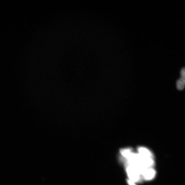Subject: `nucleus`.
Returning a JSON list of instances; mask_svg holds the SVG:
<instances>
[{"mask_svg":"<svg viewBox=\"0 0 185 185\" xmlns=\"http://www.w3.org/2000/svg\"><path fill=\"white\" fill-rule=\"evenodd\" d=\"M126 165V170L129 179L135 183L138 182L142 178L141 175L137 168L131 165Z\"/></svg>","mask_w":185,"mask_h":185,"instance_id":"nucleus-1","label":"nucleus"},{"mask_svg":"<svg viewBox=\"0 0 185 185\" xmlns=\"http://www.w3.org/2000/svg\"><path fill=\"white\" fill-rule=\"evenodd\" d=\"M156 172L153 167L147 168L144 170L141 174L142 178L147 181L152 180L156 175Z\"/></svg>","mask_w":185,"mask_h":185,"instance_id":"nucleus-2","label":"nucleus"},{"mask_svg":"<svg viewBox=\"0 0 185 185\" xmlns=\"http://www.w3.org/2000/svg\"><path fill=\"white\" fill-rule=\"evenodd\" d=\"M138 154L144 158H153L152 153L147 148L145 147H140L138 148Z\"/></svg>","mask_w":185,"mask_h":185,"instance_id":"nucleus-3","label":"nucleus"},{"mask_svg":"<svg viewBox=\"0 0 185 185\" xmlns=\"http://www.w3.org/2000/svg\"><path fill=\"white\" fill-rule=\"evenodd\" d=\"M120 152L122 156L126 160L128 159L131 155L133 152L131 148H125L120 150Z\"/></svg>","mask_w":185,"mask_h":185,"instance_id":"nucleus-4","label":"nucleus"},{"mask_svg":"<svg viewBox=\"0 0 185 185\" xmlns=\"http://www.w3.org/2000/svg\"><path fill=\"white\" fill-rule=\"evenodd\" d=\"M185 77H181L176 82L177 88L178 90L182 91L183 90L185 87Z\"/></svg>","mask_w":185,"mask_h":185,"instance_id":"nucleus-5","label":"nucleus"},{"mask_svg":"<svg viewBox=\"0 0 185 185\" xmlns=\"http://www.w3.org/2000/svg\"><path fill=\"white\" fill-rule=\"evenodd\" d=\"M127 182L129 185H137L135 184V183L133 182L129 179L127 180Z\"/></svg>","mask_w":185,"mask_h":185,"instance_id":"nucleus-6","label":"nucleus"},{"mask_svg":"<svg viewBox=\"0 0 185 185\" xmlns=\"http://www.w3.org/2000/svg\"><path fill=\"white\" fill-rule=\"evenodd\" d=\"M181 77H185V69L184 68L182 69L181 71Z\"/></svg>","mask_w":185,"mask_h":185,"instance_id":"nucleus-7","label":"nucleus"}]
</instances>
